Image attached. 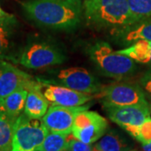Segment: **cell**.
Listing matches in <instances>:
<instances>
[{
    "mask_svg": "<svg viewBox=\"0 0 151 151\" xmlns=\"http://www.w3.org/2000/svg\"><path fill=\"white\" fill-rule=\"evenodd\" d=\"M21 6L28 19L54 31H73L84 17L81 0H25Z\"/></svg>",
    "mask_w": 151,
    "mask_h": 151,
    "instance_id": "obj_1",
    "label": "cell"
},
{
    "mask_svg": "<svg viewBox=\"0 0 151 151\" xmlns=\"http://www.w3.org/2000/svg\"><path fill=\"white\" fill-rule=\"evenodd\" d=\"M83 13L87 24L113 33L135 23L128 0H84Z\"/></svg>",
    "mask_w": 151,
    "mask_h": 151,
    "instance_id": "obj_2",
    "label": "cell"
},
{
    "mask_svg": "<svg viewBox=\"0 0 151 151\" xmlns=\"http://www.w3.org/2000/svg\"><path fill=\"white\" fill-rule=\"evenodd\" d=\"M88 55L103 76L122 80L131 76L137 68L134 60L114 51L105 41H97L88 48Z\"/></svg>",
    "mask_w": 151,
    "mask_h": 151,
    "instance_id": "obj_3",
    "label": "cell"
},
{
    "mask_svg": "<svg viewBox=\"0 0 151 151\" xmlns=\"http://www.w3.org/2000/svg\"><path fill=\"white\" fill-rule=\"evenodd\" d=\"M49 133L43 120L21 113L14 124L11 151H37Z\"/></svg>",
    "mask_w": 151,
    "mask_h": 151,
    "instance_id": "obj_4",
    "label": "cell"
},
{
    "mask_svg": "<svg viewBox=\"0 0 151 151\" xmlns=\"http://www.w3.org/2000/svg\"><path fill=\"white\" fill-rule=\"evenodd\" d=\"M65 59V54L55 44L38 41L27 45L20 51L16 60L25 68L43 69L60 65Z\"/></svg>",
    "mask_w": 151,
    "mask_h": 151,
    "instance_id": "obj_5",
    "label": "cell"
},
{
    "mask_svg": "<svg viewBox=\"0 0 151 151\" xmlns=\"http://www.w3.org/2000/svg\"><path fill=\"white\" fill-rule=\"evenodd\" d=\"M100 94L104 108L149 103L144 89L133 82H115L103 86Z\"/></svg>",
    "mask_w": 151,
    "mask_h": 151,
    "instance_id": "obj_6",
    "label": "cell"
},
{
    "mask_svg": "<svg viewBox=\"0 0 151 151\" xmlns=\"http://www.w3.org/2000/svg\"><path fill=\"white\" fill-rule=\"evenodd\" d=\"M39 81L44 83L49 82L53 85L65 86L88 94L100 93L103 88V86L101 85L96 76L86 69L81 67H70L64 69L60 70L55 76V79L50 81Z\"/></svg>",
    "mask_w": 151,
    "mask_h": 151,
    "instance_id": "obj_7",
    "label": "cell"
},
{
    "mask_svg": "<svg viewBox=\"0 0 151 151\" xmlns=\"http://www.w3.org/2000/svg\"><path fill=\"white\" fill-rule=\"evenodd\" d=\"M108 127L107 119L99 113L83 110L76 116L71 134L78 140L92 145L102 138Z\"/></svg>",
    "mask_w": 151,
    "mask_h": 151,
    "instance_id": "obj_8",
    "label": "cell"
},
{
    "mask_svg": "<svg viewBox=\"0 0 151 151\" xmlns=\"http://www.w3.org/2000/svg\"><path fill=\"white\" fill-rule=\"evenodd\" d=\"M89 106L65 107L52 104L42 120L49 132L69 135L72 132L73 123L76 114L83 110H87Z\"/></svg>",
    "mask_w": 151,
    "mask_h": 151,
    "instance_id": "obj_9",
    "label": "cell"
},
{
    "mask_svg": "<svg viewBox=\"0 0 151 151\" xmlns=\"http://www.w3.org/2000/svg\"><path fill=\"white\" fill-rule=\"evenodd\" d=\"M36 81L10 62L0 60V98L9 96L19 88L29 90Z\"/></svg>",
    "mask_w": 151,
    "mask_h": 151,
    "instance_id": "obj_10",
    "label": "cell"
},
{
    "mask_svg": "<svg viewBox=\"0 0 151 151\" xmlns=\"http://www.w3.org/2000/svg\"><path fill=\"white\" fill-rule=\"evenodd\" d=\"M104 108L108 118L124 129L128 126H139L150 118L151 108L149 103Z\"/></svg>",
    "mask_w": 151,
    "mask_h": 151,
    "instance_id": "obj_11",
    "label": "cell"
},
{
    "mask_svg": "<svg viewBox=\"0 0 151 151\" xmlns=\"http://www.w3.org/2000/svg\"><path fill=\"white\" fill-rule=\"evenodd\" d=\"M43 93L52 104L65 107L82 106L93 98L92 94L78 92L65 86L53 84L45 86Z\"/></svg>",
    "mask_w": 151,
    "mask_h": 151,
    "instance_id": "obj_12",
    "label": "cell"
},
{
    "mask_svg": "<svg viewBox=\"0 0 151 151\" xmlns=\"http://www.w3.org/2000/svg\"><path fill=\"white\" fill-rule=\"evenodd\" d=\"M18 21L14 15L0 17V60H14V36Z\"/></svg>",
    "mask_w": 151,
    "mask_h": 151,
    "instance_id": "obj_13",
    "label": "cell"
},
{
    "mask_svg": "<svg viewBox=\"0 0 151 151\" xmlns=\"http://www.w3.org/2000/svg\"><path fill=\"white\" fill-rule=\"evenodd\" d=\"M42 85L38 80L29 89L24 113L31 119H43L49 109V101L41 91Z\"/></svg>",
    "mask_w": 151,
    "mask_h": 151,
    "instance_id": "obj_14",
    "label": "cell"
},
{
    "mask_svg": "<svg viewBox=\"0 0 151 151\" xmlns=\"http://www.w3.org/2000/svg\"><path fill=\"white\" fill-rule=\"evenodd\" d=\"M113 34L122 39L124 43H134L139 40L151 41V18L137 22Z\"/></svg>",
    "mask_w": 151,
    "mask_h": 151,
    "instance_id": "obj_15",
    "label": "cell"
},
{
    "mask_svg": "<svg viewBox=\"0 0 151 151\" xmlns=\"http://www.w3.org/2000/svg\"><path fill=\"white\" fill-rule=\"evenodd\" d=\"M16 119L6 111L0 98V151H11Z\"/></svg>",
    "mask_w": 151,
    "mask_h": 151,
    "instance_id": "obj_16",
    "label": "cell"
},
{
    "mask_svg": "<svg viewBox=\"0 0 151 151\" xmlns=\"http://www.w3.org/2000/svg\"><path fill=\"white\" fill-rule=\"evenodd\" d=\"M116 51L129 57L135 62L144 64L151 62V41L150 40H139L127 48Z\"/></svg>",
    "mask_w": 151,
    "mask_h": 151,
    "instance_id": "obj_17",
    "label": "cell"
},
{
    "mask_svg": "<svg viewBox=\"0 0 151 151\" xmlns=\"http://www.w3.org/2000/svg\"><path fill=\"white\" fill-rule=\"evenodd\" d=\"M95 148L101 151L130 150L129 143L116 130H111L104 135L96 144Z\"/></svg>",
    "mask_w": 151,
    "mask_h": 151,
    "instance_id": "obj_18",
    "label": "cell"
},
{
    "mask_svg": "<svg viewBox=\"0 0 151 151\" xmlns=\"http://www.w3.org/2000/svg\"><path fill=\"white\" fill-rule=\"evenodd\" d=\"M28 92L29 90L27 88L23 87L12 92L9 96L2 98L4 107L13 118L18 119V117L24 110Z\"/></svg>",
    "mask_w": 151,
    "mask_h": 151,
    "instance_id": "obj_19",
    "label": "cell"
},
{
    "mask_svg": "<svg viewBox=\"0 0 151 151\" xmlns=\"http://www.w3.org/2000/svg\"><path fill=\"white\" fill-rule=\"evenodd\" d=\"M69 135L49 133L37 151H67Z\"/></svg>",
    "mask_w": 151,
    "mask_h": 151,
    "instance_id": "obj_20",
    "label": "cell"
},
{
    "mask_svg": "<svg viewBox=\"0 0 151 151\" xmlns=\"http://www.w3.org/2000/svg\"><path fill=\"white\" fill-rule=\"evenodd\" d=\"M128 1L135 23L151 18V0Z\"/></svg>",
    "mask_w": 151,
    "mask_h": 151,
    "instance_id": "obj_21",
    "label": "cell"
},
{
    "mask_svg": "<svg viewBox=\"0 0 151 151\" xmlns=\"http://www.w3.org/2000/svg\"><path fill=\"white\" fill-rule=\"evenodd\" d=\"M124 129L143 145L151 142V118L146 119L139 126H128Z\"/></svg>",
    "mask_w": 151,
    "mask_h": 151,
    "instance_id": "obj_22",
    "label": "cell"
},
{
    "mask_svg": "<svg viewBox=\"0 0 151 151\" xmlns=\"http://www.w3.org/2000/svg\"><path fill=\"white\" fill-rule=\"evenodd\" d=\"M93 150L94 147H92L89 144H86L78 140L73 136L69 138L67 151H92Z\"/></svg>",
    "mask_w": 151,
    "mask_h": 151,
    "instance_id": "obj_23",
    "label": "cell"
},
{
    "mask_svg": "<svg viewBox=\"0 0 151 151\" xmlns=\"http://www.w3.org/2000/svg\"><path fill=\"white\" fill-rule=\"evenodd\" d=\"M139 85L144 89V91L151 95V67L142 76L139 81Z\"/></svg>",
    "mask_w": 151,
    "mask_h": 151,
    "instance_id": "obj_24",
    "label": "cell"
},
{
    "mask_svg": "<svg viewBox=\"0 0 151 151\" xmlns=\"http://www.w3.org/2000/svg\"><path fill=\"white\" fill-rule=\"evenodd\" d=\"M143 150L145 151H151V142L147 145H143Z\"/></svg>",
    "mask_w": 151,
    "mask_h": 151,
    "instance_id": "obj_25",
    "label": "cell"
},
{
    "mask_svg": "<svg viewBox=\"0 0 151 151\" xmlns=\"http://www.w3.org/2000/svg\"><path fill=\"white\" fill-rule=\"evenodd\" d=\"M9 15H11V14H8L7 12H5V11L1 8V6H0V17L9 16Z\"/></svg>",
    "mask_w": 151,
    "mask_h": 151,
    "instance_id": "obj_26",
    "label": "cell"
},
{
    "mask_svg": "<svg viewBox=\"0 0 151 151\" xmlns=\"http://www.w3.org/2000/svg\"><path fill=\"white\" fill-rule=\"evenodd\" d=\"M92 151H101V150H97V149H96V148L94 147V150H93Z\"/></svg>",
    "mask_w": 151,
    "mask_h": 151,
    "instance_id": "obj_27",
    "label": "cell"
},
{
    "mask_svg": "<svg viewBox=\"0 0 151 151\" xmlns=\"http://www.w3.org/2000/svg\"><path fill=\"white\" fill-rule=\"evenodd\" d=\"M129 151H136V150H129Z\"/></svg>",
    "mask_w": 151,
    "mask_h": 151,
    "instance_id": "obj_28",
    "label": "cell"
},
{
    "mask_svg": "<svg viewBox=\"0 0 151 151\" xmlns=\"http://www.w3.org/2000/svg\"><path fill=\"white\" fill-rule=\"evenodd\" d=\"M150 108H151V103H150Z\"/></svg>",
    "mask_w": 151,
    "mask_h": 151,
    "instance_id": "obj_29",
    "label": "cell"
}]
</instances>
